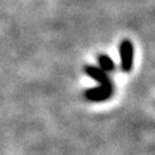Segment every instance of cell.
Returning a JSON list of instances; mask_svg holds the SVG:
<instances>
[{"label": "cell", "mask_w": 155, "mask_h": 155, "mask_svg": "<svg viewBox=\"0 0 155 155\" xmlns=\"http://www.w3.org/2000/svg\"><path fill=\"white\" fill-rule=\"evenodd\" d=\"M98 62L100 64V69L104 70V71H111L114 70L115 68V64H114V61L111 60L108 55H105V54H101V55L98 56Z\"/></svg>", "instance_id": "cell-4"}, {"label": "cell", "mask_w": 155, "mask_h": 155, "mask_svg": "<svg viewBox=\"0 0 155 155\" xmlns=\"http://www.w3.org/2000/svg\"><path fill=\"white\" fill-rule=\"evenodd\" d=\"M85 74L89 77L93 78L94 81H97L98 83H100V85H106V86L113 85L109 77L107 76V74L104 70H101L100 68H98V67L86 66L85 67Z\"/></svg>", "instance_id": "cell-3"}, {"label": "cell", "mask_w": 155, "mask_h": 155, "mask_svg": "<svg viewBox=\"0 0 155 155\" xmlns=\"http://www.w3.org/2000/svg\"><path fill=\"white\" fill-rule=\"evenodd\" d=\"M121 52V61H122V69L123 71L129 72L132 68V60H133V46L130 40H124L120 47Z\"/></svg>", "instance_id": "cell-2"}, {"label": "cell", "mask_w": 155, "mask_h": 155, "mask_svg": "<svg viewBox=\"0 0 155 155\" xmlns=\"http://www.w3.org/2000/svg\"><path fill=\"white\" fill-rule=\"evenodd\" d=\"M113 85L106 86V85H99L97 87H92L85 91V98L90 101L94 102H100L109 99L113 95Z\"/></svg>", "instance_id": "cell-1"}]
</instances>
